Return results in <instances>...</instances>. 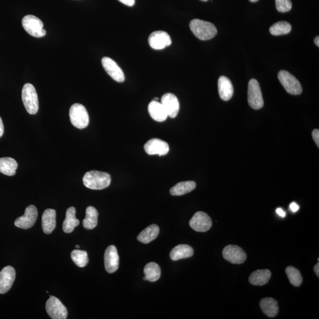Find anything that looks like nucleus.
<instances>
[{
  "mask_svg": "<svg viewBox=\"0 0 319 319\" xmlns=\"http://www.w3.org/2000/svg\"><path fill=\"white\" fill-rule=\"evenodd\" d=\"M149 114L154 120L164 122L168 118V115L161 103L157 101H152L148 105Z\"/></svg>",
  "mask_w": 319,
  "mask_h": 319,
  "instance_id": "19",
  "label": "nucleus"
},
{
  "mask_svg": "<svg viewBox=\"0 0 319 319\" xmlns=\"http://www.w3.org/2000/svg\"><path fill=\"white\" fill-rule=\"evenodd\" d=\"M189 26L190 29L194 35L202 40L211 39L216 35L218 32L214 25L202 20H192Z\"/></svg>",
  "mask_w": 319,
  "mask_h": 319,
  "instance_id": "2",
  "label": "nucleus"
},
{
  "mask_svg": "<svg viewBox=\"0 0 319 319\" xmlns=\"http://www.w3.org/2000/svg\"><path fill=\"white\" fill-rule=\"evenodd\" d=\"M314 43L315 44V45H316L317 47H319V37L318 36H317L314 39Z\"/></svg>",
  "mask_w": 319,
  "mask_h": 319,
  "instance_id": "40",
  "label": "nucleus"
},
{
  "mask_svg": "<svg viewBox=\"0 0 319 319\" xmlns=\"http://www.w3.org/2000/svg\"><path fill=\"white\" fill-rule=\"evenodd\" d=\"M148 43L152 49L162 50L171 45L172 39L167 32L156 31L149 36Z\"/></svg>",
  "mask_w": 319,
  "mask_h": 319,
  "instance_id": "12",
  "label": "nucleus"
},
{
  "mask_svg": "<svg viewBox=\"0 0 319 319\" xmlns=\"http://www.w3.org/2000/svg\"><path fill=\"white\" fill-rule=\"evenodd\" d=\"M189 225L193 229L197 232H205L208 231L212 225V219L208 214L203 212H198L192 217L189 222Z\"/></svg>",
  "mask_w": 319,
  "mask_h": 319,
  "instance_id": "10",
  "label": "nucleus"
},
{
  "mask_svg": "<svg viewBox=\"0 0 319 319\" xmlns=\"http://www.w3.org/2000/svg\"><path fill=\"white\" fill-rule=\"evenodd\" d=\"M314 271L316 276L319 277V264L317 263L314 267Z\"/></svg>",
  "mask_w": 319,
  "mask_h": 319,
  "instance_id": "39",
  "label": "nucleus"
},
{
  "mask_svg": "<svg viewBox=\"0 0 319 319\" xmlns=\"http://www.w3.org/2000/svg\"><path fill=\"white\" fill-rule=\"evenodd\" d=\"M145 277L143 279L150 282H155L161 276V270L157 263L151 262L147 264L144 267Z\"/></svg>",
  "mask_w": 319,
  "mask_h": 319,
  "instance_id": "27",
  "label": "nucleus"
},
{
  "mask_svg": "<svg viewBox=\"0 0 319 319\" xmlns=\"http://www.w3.org/2000/svg\"><path fill=\"white\" fill-rule=\"evenodd\" d=\"M111 178L107 173L92 171L86 173L83 178V183L88 189L102 190L111 184Z\"/></svg>",
  "mask_w": 319,
  "mask_h": 319,
  "instance_id": "1",
  "label": "nucleus"
},
{
  "mask_svg": "<svg viewBox=\"0 0 319 319\" xmlns=\"http://www.w3.org/2000/svg\"><path fill=\"white\" fill-rule=\"evenodd\" d=\"M22 25L26 32L33 37L40 38L46 35V32L43 29V23L35 16L28 15L24 17Z\"/></svg>",
  "mask_w": 319,
  "mask_h": 319,
  "instance_id": "5",
  "label": "nucleus"
},
{
  "mask_svg": "<svg viewBox=\"0 0 319 319\" xmlns=\"http://www.w3.org/2000/svg\"><path fill=\"white\" fill-rule=\"evenodd\" d=\"M276 6L278 12L286 13L290 11L292 3L290 0H276Z\"/></svg>",
  "mask_w": 319,
  "mask_h": 319,
  "instance_id": "33",
  "label": "nucleus"
},
{
  "mask_svg": "<svg viewBox=\"0 0 319 319\" xmlns=\"http://www.w3.org/2000/svg\"><path fill=\"white\" fill-rule=\"evenodd\" d=\"M201 1H202V2H207V1H208V0H201Z\"/></svg>",
  "mask_w": 319,
  "mask_h": 319,
  "instance_id": "43",
  "label": "nucleus"
},
{
  "mask_svg": "<svg viewBox=\"0 0 319 319\" xmlns=\"http://www.w3.org/2000/svg\"><path fill=\"white\" fill-rule=\"evenodd\" d=\"M98 212L93 206H88L86 210V216L83 220V226L88 230L93 229L97 226Z\"/></svg>",
  "mask_w": 319,
  "mask_h": 319,
  "instance_id": "29",
  "label": "nucleus"
},
{
  "mask_svg": "<svg viewBox=\"0 0 319 319\" xmlns=\"http://www.w3.org/2000/svg\"><path fill=\"white\" fill-rule=\"evenodd\" d=\"M71 258L74 264L81 268L86 267L89 261L86 251L79 250H73L71 253Z\"/></svg>",
  "mask_w": 319,
  "mask_h": 319,
  "instance_id": "31",
  "label": "nucleus"
},
{
  "mask_svg": "<svg viewBox=\"0 0 319 319\" xmlns=\"http://www.w3.org/2000/svg\"><path fill=\"white\" fill-rule=\"evenodd\" d=\"M290 209L293 212H296L299 209V206L296 203L292 202L290 205Z\"/></svg>",
  "mask_w": 319,
  "mask_h": 319,
  "instance_id": "36",
  "label": "nucleus"
},
{
  "mask_svg": "<svg viewBox=\"0 0 319 319\" xmlns=\"http://www.w3.org/2000/svg\"><path fill=\"white\" fill-rule=\"evenodd\" d=\"M159 227L155 224L149 226L142 230L137 236L139 242L143 244H148L154 240L158 235Z\"/></svg>",
  "mask_w": 319,
  "mask_h": 319,
  "instance_id": "25",
  "label": "nucleus"
},
{
  "mask_svg": "<svg viewBox=\"0 0 319 319\" xmlns=\"http://www.w3.org/2000/svg\"><path fill=\"white\" fill-rule=\"evenodd\" d=\"M37 216H38V212L36 207L34 205H30L27 207L25 214L15 220V225L19 228L29 229L35 225Z\"/></svg>",
  "mask_w": 319,
  "mask_h": 319,
  "instance_id": "9",
  "label": "nucleus"
},
{
  "mask_svg": "<svg viewBox=\"0 0 319 319\" xmlns=\"http://www.w3.org/2000/svg\"><path fill=\"white\" fill-rule=\"evenodd\" d=\"M312 137H313L315 144H316L317 147H319V130L318 129H315V130L313 131V132H312Z\"/></svg>",
  "mask_w": 319,
  "mask_h": 319,
  "instance_id": "34",
  "label": "nucleus"
},
{
  "mask_svg": "<svg viewBox=\"0 0 319 319\" xmlns=\"http://www.w3.org/2000/svg\"><path fill=\"white\" fill-rule=\"evenodd\" d=\"M167 142L158 138H152L146 142L144 150L149 155H165L169 151Z\"/></svg>",
  "mask_w": 319,
  "mask_h": 319,
  "instance_id": "15",
  "label": "nucleus"
},
{
  "mask_svg": "<svg viewBox=\"0 0 319 319\" xmlns=\"http://www.w3.org/2000/svg\"><path fill=\"white\" fill-rule=\"evenodd\" d=\"M16 278V271L12 266H7L0 271V294L8 293Z\"/></svg>",
  "mask_w": 319,
  "mask_h": 319,
  "instance_id": "14",
  "label": "nucleus"
},
{
  "mask_svg": "<svg viewBox=\"0 0 319 319\" xmlns=\"http://www.w3.org/2000/svg\"><path fill=\"white\" fill-rule=\"evenodd\" d=\"M286 273L290 282L294 286H300L303 281V278L300 271L293 267H288L286 270Z\"/></svg>",
  "mask_w": 319,
  "mask_h": 319,
  "instance_id": "32",
  "label": "nucleus"
},
{
  "mask_svg": "<svg viewBox=\"0 0 319 319\" xmlns=\"http://www.w3.org/2000/svg\"><path fill=\"white\" fill-rule=\"evenodd\" d=\"M118 1L129 7H132L135 5V0H118Z\"/></svg>",
  "mask_w": 319,
  "mask_h": 319,
  "instance_id": "35",
  "label": "nucleus"
},
{
  "mask_svg": "<svg viewBox=\"0 0 319 319\" xmlns=\"http://www.w3.org/2000/svg\"><path fill=\"white\" fill-rule=\"evenodd\" d=\"M79 220L76 218V209L74 207H70L66 210V218L63 223L64 232L69 233L72 232L75 227L79 225Z\"/></svg>",
  "mask_w": 319,
  "mask_h": 319,
  "instance_id": "21",
  "label": "nucleus"
},
{
  "mask_svg": "<svg viewBox=\"0 0 319 319\" xmlns=\"http://www.w3.org/2000/svg\"><path fill=\"white\" fill-rule=\"evenodd\" d=\"M250 1L251 2H252V3H256V2H258V1H259V0H250Z\"/></svg>",
  "mask_w": 319,
  "mask_h": 319,
  "instance_id": "41",
  "label": "nucleus"
},
{
  "mask_svg": "<svg viewBox=\"0 0 319 319\" xmlns=\"http://www.w3.org/2000/svg\"><path fill=\"white\" fill-rule=\"evenodd\" d=\"M46 309L47 314L53 319H66L67 316L66 308L58 298L50 296L47 301Z\"/></svg>",
  "mask_w": 319,
  "mask_h": 319,
  "instance_id": "8",
  "label": "nucleus"
},
{
  "mask_svg": "<svg viewBox=\"0 0 319 319\" xmlns=\"http://www.w3.org/2000/svg\"><path fill=\"white\" fill-rule=\"evenodd\" d=\"M194 251L191 246L188 245H179L173 249L170 254V257L173 261L188 259L193 255Z\"/></svg>",
  "mask_w": 319,
  "mask_h": 319,
  "instance_id": "24",
  "label": "nucleus"
},
{
  "mask_svg": "<svg viewBox=\"0 0 319 319\" xmlns=\"http://www.w3.org/2000/svg\"><path fill=\"white\" fill-rule=\"evenodd\" d=\"M69 117L71 123L77 128L84 129L89 125V115L86 107L82 104L72 105L70 108Z\"/></svg>",
  "mask_w": 319,
  "mask_h": 319,
  "instance_id": "4",
  "label": "nucleus"
},
{
  "mask_svg": "<svg viewBox=\"0 0 319 319\" xmlns=\"http://www.w3.org/2000/svg\"><path fill=\"white\" fill-rule=\"evenodd\" d=\"M18 164L11 157L0 158V173L7 176L15 175Z\"/></svg>",
  "mask_w": 319,
  "mask_h": 319,
  "instance_id": "26",
  "label": "nucleus"
},
{
  "mask_svg": "<svg viewBox=\"0 0 319 319\" xmlns=\"http://www.w3.org/2000/svg\"><path fill=\"white\" fill-rule=\"evenodd\" d=\"M260 305L261 310L268 317H274L278 314L279 308L277 301L274 298H264L260 301Z\"/></svg>",
  "mask_w": 319,
  "mask_h": 319,
  "instance_id": "22",
  "label": "nucleus"
},
{
  "mask_svg": "<svg viewBox=\"0 0 319 319\" xmlns=\"http://www.w3.org/2000/svg\"><path fill=\"white\" fill-rule=\"evenodd\" d=\"M278 77L288 93L294 96L301 94L303 89L301 84L293 74L286 70H281L278 74Z\"/></svg>",
  "mask_w": 319,
  "mask_h": 319,
  "instance_id": "6",
  "label": "nucleus"
},
{
  "mask_svg": "<svg viewBox=\"0 0 319 319\" xmlns=\"http://www.w3.org/2000/svg\"><path fill=\"white\" fill-rule=\"evenodd\" d=\"M119 256L117 248L114 246L108 247L105 251L104 264L105 270L108 273H114L119 267Z\"/></svg>",
  "mask_w": 319,
  "mask_h": 319,
  "instance_id": "16",
  "label": "nucleus"
},
{
  "mask_svg": "<svg viewBox=\"0 0 319 319\" xmlns=\"http://www.w3.org/2000/svg\"><path fill=\"white\" fill-rule=\"evenodd\" d=\"M196 184L193 181H186L178 183L173 187L170 192L173 196H182L193 191Z\"/></svg>",
  "mask_w": 319,
  "mask_h": 319,
  "instance_id": "28",
  "label": "nucleus"
},
{
  "mask_svg": "<svg viewBox=\"0 0 319 319\" xmlns=\"http://www.w3.org/2000/svg\"><path fill=\"white\" fill-rule=\"evenodd\" d=\"M291 30V26L287 22H278L274 24L270 29V32L274 36L287 35Z\"/></svg>",
  "mask_w": 319,
  "mask_h": 319,
  "instance_id": "30",
  "label": "nucleus"
},
{
  "mask_svg": "<svg viewBox=\"0 0 319 319\" xmlns=\"http://www.w3.org/2000/svg\"><path fill=\"white\" fill-rule=\"evenodd\" d=\"M22 100L27 111L34 115L39 110L38 96L35 88L31 84H26L22 90Z\"/></svg>",
  "mask_w": 319,
  "mask_h": 319,
  "instance_id": "3",
  "label": "nucleus"
},
{
  "mask_svg": "<svg viewBox=\"0 0 319 319\" xmlns=\"http://www.w3.org/2000/svg\"><path fill=\"white\" fill-rule=\"evenodd\" d=\"M76 249H79V246L77 245V246H76Z\"/></svg>",
  "mask_w": 319,
  "mask_h": 319,
  "instance_id": "42",
  "label": "nucleus"
},
{
  "mask_svg": "<svg viewBox=\"0 0 319 319\" xmlns=\"http://www.w3.org/2000/svg\"><path fill=\"white\" fill-rule=\"evenodd\" d=\"M222 256L226 260L235 264H243L247 259L246 253L242 248L237 246L229 245L225 247Z\"/></svg>",
  "mask_w": 319,
  "mask_h": 319,
  "instance_id": "11",
  "label": "nucleus"
},
{
  "mask_svg": "<svg viewBox=\"0 0 319 319\" xmlns=\"http://www.w3.org/2000/svg\"><path fill=\"white\" fill-rule=\"evenodd\" d=\"M218 91L220 98L223 101H228L232 97L233 88L228 77L222 76L219 78Z\"/></svg>",
  "mask_w": 319,
  "mask_h": 319,
  "instance_id": "20",
  "label": "nucleus"
},
{
  "mask_svg": "<svg viewBox=\"0 0 319 319\" xmlns=\"http://www.w3.org/2000/svg\"><path fill=\"white\" fill-rule=\"evenodd\" d=\"M3 134H4V125H3V121L0 117V137L3 136Z\"/></svg>",
  "mask_w": 319,
  "mask_h": 319,
  "instance_id": "38",
  "label": "nucleus"
},
{
  "mask_svg": "<svg viewBox=\"0 0 319 319\" xmlns=\"http://www.w3.org/2000/svg\"><path fill=\"white\" fill-rule=\"evenodd\" d=\"M276 213L278 215L282 217V218H284V217L286 216V212H285L284 210L281 208H277L276 209Z\"/></svg>",
  "mask_w": 319,
  "mask_h": 319,
  "instance_id": "37",
  "label": "nucleus"
},
{
  "mask_svg": "<svg viewBox=\"0 0 319 319\" xmlns=\"http://www.w3.org/2000/svg\"><path fill=\"white\" fill-rule=\"evenodd\" d=\"M271 276L269 270H258L250 275L249 281L254 286H264L269 283Z\"/></svg>",
  "mask_w": 319,
  "mask_h": 319,
  "instance_id": "23",
  "label": "nucleus"
},
{
  "mask_svg": "<svg viewBox=\"0 0 319 319\" xmlns=\"http://www.w3.org/2000/svg\"><path fill=\"white\" fill-rule=\"evenodd\" d=\"M56 216L55 210L47 209L44 211L42 219V225L44 233L50 234L55 229Z\"/></svg>",
  "mask_w": 319,
  "mask_h": 319,
  "instance_id": "18",
  "label": "nucleus"
},
{
  "mask_svg": "<svg viewBox=\"0 0 319 319\" xmlns=\"http://www.w3.org/2000/svg\"><path fill=\"white\" fill-rule=\"evenodd\" d=\"M248 101L254 110H260L264 106V100L260 84L255 79L250 81L248 89Z\"/></svg>",
  "mask_w": 319,
  "mask_h": 319,
  "instance_id": "7",
  "label": "nucleus"
},
{
  "mask_svg": "<svg viewBox=\"0 0 319 319\" xmlns=\"http://www.w3.org/2000/svg\"><path fill=\"white\" fill-rule=\"evenodd\" d=\"M102 64L104 69L114 80L118 83H123L125 75L123 70L115 61L110 57H104L102 59Z\"/></svg>",
  "mask_w": 319,
  "mask_h": 319,
  "instance_id": "13",
  "label": "nucleus"
},
{
  "mask_svg": "<svg viewBox=\"0 0 319 319\" xmlns=\"http://www.w3.org/2000/svg\"><path fill=\"white\" fill-rule=\"evenodd\" d=\"M161 103L168 117L174 118L177 116L180 110V104L178 98L174 94H165L162 98Z\"/></svg>",
  "mask_w": 319,
  "mask_h": 319,
  "instance_id": "17",
  "label": "nucleus"
}]
</instances>
